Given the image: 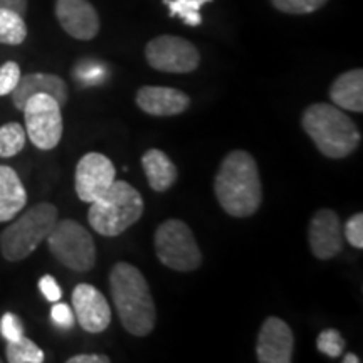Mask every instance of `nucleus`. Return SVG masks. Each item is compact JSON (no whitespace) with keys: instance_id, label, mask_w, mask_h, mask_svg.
<instances>
[{"instance_id":"1","label":"nucleus","mask_w":363,"mask_h":363,"mask_svg":"<svg viewBox=\"0 0 363 363\" xmlns=\"http://www.w3.org/2000/svg\"><path fill=\"white\" fill-rule=\"evenodd\" d=\"M214 190L225 214L238 219L256 214L262 203V184L251 153L244 150L227 153L216 175Z\"/></svg>"},{"instance_id":"2","label":"nucleus","mask_w":363,"mask_h":363,"mask_svg":"<svg viewBox=\"0 0 363 363\" xmlns=\"http://www.w3.org/2000/svg\"><path fill=\"white\" fill-rule=\"evenodd\" d=\"M110 291L123 328L133 337L152 333L157 308L142 271L130 262H116L110 271Z\"/></svg>"},{"instance_id":"3","label":"nucleus","mask_w":363,"mask_h":363,"mask_svg":"<svg viewBox=\"0 0 363 363\" xmlns=\"http://www.w3.org/2000/svg\"><path fill=\"white\" fill-rule=\"evenodd\" d=\"M301 126L315 147L331 160L350 157L360 147L362 135L355 121L333 104H310L303 111Z\"/></svg>"},{"instance_id":"4","label":"nucleus","mask_w":363,"mask_h":363,"mask_svg":"<svg viewBox=\"0 0 363 363\" xmlns=\"http://www.w3.org/2000/svg\"><path fill=\"white\" fill-rule=\"evenodd\" d=\"M143 197L133 185L115 180L101 197L91 202L88 222L94 233L104 238H116L142 219Z\"/></svg>"},{"instance_id":"5","label":"nucleus","mask_w":363,"mask_h":363,"mask_svg":"<svg viewBox=\"0 0 363 363\" xmlns=\"http://www.w3.org/2000/svg\"><path fill=\"white\" fill-rule=\"evenodd\" d=\"M57 216V207L49 202L27 208L0 234V252L4 259L17 262L29 257L56 225Z\"/></svg>"},{"instance_id":"6","label":"nucleus","mask_w":363,"mask_h":363,"mask_svg":"<svg viewBox=\"0 0 363 363\" xmlns=\"http://www.w3.org/2000/svg\"><path fill=\"white\" fill-rule=\"evenodd\" d=\"M45 240L52 256L67 269L88 272L96 264V244L89 230L79 222L57 219Z\"/></svg>"},{"instance_id":"7","label":"nucleus","mask_w":363,"mask_h":363,"mask_svg":"<svg viewBox=\"0 0 363 363\" xmlns=\"http://www.w3.org/2000/svg\"><path fill=\"white\" fill-rule=\"evenodd\" d=\"M157 257L163 266L179 272H190L202 266V252L192 229L179 219H169L158 225L155 238Z\"/></svg>"},{"instance_id":"8","label":"nucleus","mask_w":363,"mask_h":363,"mask_svg":"<svg viewBox=\"0 0 363 363\" xmlns=\"http://www.w3.org/2000/svg\"><path fill=\"white\" fill-rule=\"evenodd\" d=\"M61 104L45 93H38L27 99L24 108L26 133L39 150L56 148L62 138Z\"/></svg>"},{"instance_id":"9","label":"nucleus","mask_w":363,"mask_h":363,"mask_svg":"<svg viewBox=\"0 0 363 363\" xmlns=\"http://www.w3.org/2000/svg\"><path fill=\"white\" fill-rule=\"evenodd\" d=\"M145 57L153 69L174 74L194 72L201 65V52L190 40L179 35H158L145 48Z\"/></svg>"},{"instance_id":"10","label":"nucleus","mask_w":363,"mask_h":363,"mask_svg":"<svg viewBox=\"0 0 363 363\" xmlns=\"http://www.w3.org/2000/svg\"><path fill=\"white\" fill-rule=\"evenodd\" d=\"M116 180V169L106 155L98 152L86 153L76 165L74 189L79 201L86 203L94 202L96 199L111 187Z\"/></svg>"},{"instance_id":"11","label":"nucleus","mask_w":363,"mask_h":363,"mask_svg":"<svg viewBox=\"0 0 363 363\" xmlns=\"http://www.w3.org/2000/svg\"><path fill=\"white\" fill-rule=\"evenodd\" d=\"M308 240L313 256L321 261L337 257L343 249V225L331 208H320L313 214L308 229Z\"/></svg>"},{"instance_id":"12","label":"nucleus","mask_w":363,"mask_h":363,"mask_svg":"<svg viewBox=\"0 0 363 363\" xmlns=\"http://www.w3.org/2000/svg\"><path fill=\"white\" fill-rule=\"evenodd\" d=\"M72 308L76 321L88 333H101L111 323L110 303L93 284L76 286L72 291Z\"/></svg>"},{"instance_id":"13","label":"nucleus","mask_w":363,"mask_h":363,"mask_svg":"<svg viewBox=\"0 0 363 363\" xmlns=\"http://www.w3.org/2000/svg\"><path fill=\"white\" fill-rule=\"evenodd\" d=\"M293 348L294 337L289 325L281 318H267L257 335V360L261 363H291Z\"/></svg>"},{"instance_id":"14","label":"nucleus","mask_w":363,"mask_h":363,"mask_svg":"<svg viewBox=\"0 0 363 363\" xmlns=\"http://www.w3.org/2000/svg\"><path fill=\"white\" fill-rule=\"evenodd\" d=\"M56 17L62 29L78 40H91L99 33V16L88 0H56Z\"/></svg>"},{"instance_id":"15","label":"nucleus","mask_w":363,"mask_h":363,"mask_svg":"<svg viewBox=\"0 0 363 363\" xmlns=\"http://www.w3.org/2000/svg\"><path fill=\"white\" fill-rule=\"evenodd\" d=\"M136 106L152 116H177L189 110L190 96L169 86H142L136 93Z\"/></svg>"},{"instance_id":"16","label":"nucleus","mask_w":363,"mask_h":363,"mask_svg":"<svg viewBox=\"0 0 363 363\" xmlns=\"http://www.w3.org/2000/svg\"><path fill=\"white\" fill-rule=\"evenodd\" d=\"M38 93H45L52 96L56 101L65 106L69 98V88L66 81L51 72H30V74L21 76L19 83L12 91V103L17 110L22 111L27 99Z\"/></svg>"},{"instance_id":"17","label":"nucleus","mask_w":363,"mask_h":363,"mask_svg":"<svg viewBox=\"0 0 363 363\" xmlns=\"http://www.w3.org/2000/svg\"><path fill=\"white\" fill-rule=\"evenodd\" d=\"M27 192L17 172L7 165H0V222L16 219L26 207Z\"/></svg>"},{"instance_id":"18","label":"nucleus","mask_w":363,"mask_h":363,"mask_svg":"<svg viewBox=\"0 0 363 363\" xmlns=\"http://www.w3.org/2000/svg\"><path fill=\"white\" fill-rule=\"evenodd\" d=\"M330 99L342 110L363 111V71L352 69L342 72L330 86Z\"/></svg>"},{"instance_id":"19","label":"nucleus","mask_w":363,"mask_h":363,"mask_svg":"<svg viewBox=\"0 0 363 363\" xmlns=\"http://www.w3.org/2000/svg\"><path fill=\"white\" fill-rule=\"evenodd\" d=\"M142 167L147 175L148 185L155 192H167L179 179V170L165 152L158 148H150L143 153Z\"/></svg>"},{"instance_id":"20","label":"nucleus","mask_w":363,"mask_h":363,"mask_svg":"<svg viewBox=\"0 0 363 363\" xmlns=\"http://www.w3.org/2000/svg\"><path fill=\"white\" fill-rule=\"evenodd\" d=\"M27 38V26L24 22V16L9 11V9H0V44L19 45Z\"/></svg>"},{"instance_id":"21","label":"nucleus","mask_w":363,"mask_h":363,"mask_svg":"<svg viewBox=\"0 0 363 363\" xmlns=\"http://www.w3.org/2000/svg\"><path fill=\"white\" fill-rule=\"evenodd\" d=\"M6 357L9 363H43L45 358L38 345L26 337L7 342Z\"/></svg>"},{"instance_id":"22","label":"nucleus","mask_w":363,"mask_h":363,"mask_svg":"<svg viewBox=\"0 0 363 363\" xmlns=\"http://www.w3.org/2000/svg\"><path fill=\"white\" fill-rule=\"evenodd\" d=\"M27 133L19 123H6L0 126V157L11 158L21 153L26 147Z\"/></svg>"},{"instance_id":"23","label":"nucleus","mask_w":363,"mask_h":363,"mask_svg":"<svg viewBox=\"0 0 363 363\" xmlns=\"http://www.w3.org/2000/svg\"><path fill=\"white\" fill-rule=\"evenodd\" d=\"M212 0H163L169 7L170 17H180L187 26L197 27L202 24L201 9Z\"/></svg>"},{"instance_id":"24","label":"nucleus","mask_w":363,"mask_h":363,"mask_svg":"<svg viewBox=\"0 0 363 363\" xmlns=\"http://www.w3.org/2000/svg\"><path fill=\"white\" fill-rule=\"evenodd\" d=\"M316 348L323 355L330 358H338L343 355L345 350V340L342 335H340L338 330L335 328H326L318 335L316 338Z\"/></svg>"},{"instance_id":"25","label":"nucleus","mask_w":363,"mask_h":363,"mask_svg":"<svg viewBox=\"0 0 363 363\" xmlns=\"http://www.w3.org/2000/svg\"><path fill=\"white\" fill-rule=\"evenodd\" d=\"M271 2L281 12L291 13V16H303V13L320 11L328 0H271Z\"/></svg>"},{"instance_id":"26","label":"nucleus","mask_w":363,"mask_h":363,"mask_svg":"<svg viewBox=\"0 0 363 363\" xmlns=\"http://www.w3.org/2000/svg\"><path fill=\"white\" fill-rule=\"evenodd\" d=\"M22 72L21 66L13 61H7L6 65L0 66V96L11 94L17 83H19Z\"/></svg>"},{"instance_id":"27","label":"nucleus","mask_w":363,"mask_h":363,"mask_svg":"<svg viewBox=\"0 0 363 363\" xmlns=\"http://www.w3.org/2000/svg\"><path fill=\"white\" fill-rule=\"evenodd\" d=\"M343 238L348 240L352 247L355 249H363V214L358 212V214L352 216L350 219L347 220L343 230Z\"/></svg>"},{"instance_id":"28","label":"nucleus","mask_w":363,"mask_h":363,"mask_svg":"<svg viewBox=\"0 0 363 363\" xmlns=\"http://www.w3.org/2000/svg\"><path fill=\"white\" fill-rule=\"evenodd\" d=\"M0 333L7 342H13V340L24 337V325H22L19 316L13 315V313H6L0 320Z\"/></svg>"},{"instance_id":"29","label":"nucleus","mask_w":363,"mask_h":363,"mask_svg":"<svg viewBox=\"0 0 363 363\" xmlns=\"http://www.w3.org/2000/svg\"><path fill=\"white\" fill-rule=\"evenodd\" d=\"M51 320L59 326V328L69 330L74 326L76 316L74 311L71 310V306H67L66 303L56 301L51 308Z\"/></svg>"},{"instance_id":"30","label":"nucleus","mask_w":363,"mask_h":363,"mask_svg":"<svg viewBox=\"0 0 363 363\" xmlns=\"http://www.w3.org/2000/svg\"><path fill=\"white\" fill-rule=\"evenodd\" d=\"M39 289H40V293H43V296L48 299V301H51V303L61 301L62 289H61V286L57 284V281L54 279L51 274H45L39 279Z\"/></svg>"},{"instance_id":"31","label":"nucleus","mask_w":363,"mask_h":363,"mask_svg":"<svg viewBox=\"0 0 363 363\" xmlns=\"http://www.w3.org/2000/svg\"><path fill=\"white\" fill-rule=\"evenodd\" d=\"M106 355H74L67 358V363H110Z\"/></svg>"},{"instance_id":"32","label":"nucleus","mask_w":363,"mask_h":363,"mask_svg":"<svg viewBox=\"0 0 363 363\" xmlns=\"http://www.w3.org/2000/svg\"><path fill=\"white\" fill-rule=\"evenodd\" d=\"M0 9H9L21 16H26L27 12V0H0Z\"/></svg>"},{"instance_id":"33","label":"nucleus","mask_w":363,"mask_h":363,"mask_svg":"<svg viewBox=\"0 0 363 363\" xmlns=\"http://www.w3.org/2000/svg\"><path fill=\"white\" fill-rule=\"evenodd\" d=\"M343 363H360V358L353 355V353H347V355L343 357Z\"/></svg>"},{"instance_id":"34","label":"nucleus","mask_w":363,"mask_h":363,"mask_svg":"<svg viewBox=\"0 0 363 363\" xmlns=\"http://www.w3.org/2000/svg\"><path fill=\"white\" fill-rule=\"evenodd\" d=\"M0 362H2V358H0Z\"/></svg>"}]
</instances>
